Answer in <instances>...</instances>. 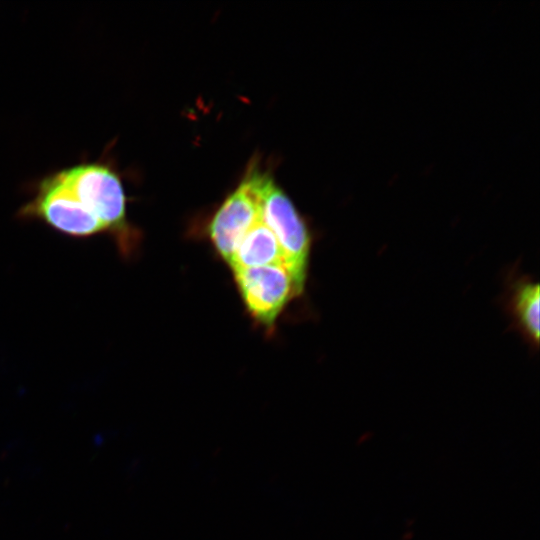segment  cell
Returning a JSON list of instances; mask_svg holds the SVG:
<instances>
[{"label":"cell","mask_w":540,"mask_h":540,"mask_svg":"<svg viewBox=\"0 0 540 540\" xmlns=\"http://www.w3.org/2000/svg\"><path fill=\"white\" fill-rule=\"evenodd\" d=\"M62 180L79 201L99 220L119 252L131 256L139 243V232L126 213L127 198L120 175L107 160L81 161L58 170Z\"/></svg>","instance_id":"1"},{"label":"cell","mask_w":540,"mask_h":540,"mask_svg":"<svg viewBox=\"0 0 540 540\" xmlns=\"http://www.w3.org/2000/svg\"><path fill=\"white\" fill-rule=\"evenodd\" d=\"M261 217L284 254V266L300 295L307 278L311 236L289 197L267 173L259 172Z\"/></svg>","instance_id":"2"},{"label":"cell","mask_w":540,"mask_h":540,"mask_svg":"<svg viewBox=\"0 0 540 540\" xmlns=\"http://www.w3.org/2000/svg\"><path fill=\"white\" fill-rule=\"evenodd\" d=\"M228 264L233 271L267 265L284 266V254L275 235L261 219L240 241Z\"/></svg>","instance_id":"7"},{"label":"cell","mask_w":540,"mask_h":540,"mask_svg":"<svg viewBox=\"0 0 540 540\" xmlns=\"http://www.w3.org/2000/svg\"><path fill=\"white\" fill-rule=\"evenodd\" d=\"M259 170L251 168L224 200L209 224V236L219 255L231 260L246 233L262 219L258 188Z\"/></svg>","instance_id":"4"},{"label":"cell","mask_w":540,"mask_h":540,"mask_svg":"<svg viewBox=\"0 0 540 540\" xmlns=\"http://www.w3.org/2000/svg\"><path fill=\"white\" fill-rule=\"evenodd\" d=\"M22 220L40 221L73 238H90L105 233L99 220L79 201L58 171L33 186V196L17 212Z\"/></svg>","instance_id":"3"},{"label":"cell","mask_w":540,"mask_h":540,"mask_svg":"<svg viewBox=\"0 0 540 540\" xmlns=\"http://www.w3.org/2000/svg\"><path fill=\"white\" fill-rule=\"evenodd\" d=\"M233 272L247 310L264 326H272L286 304L294 296H299L290 273L283 265Z\"/></svg>","instance_id":"5"},{"label":"cell","mask_w":540,"mask_h":540,"mask_svg":"<svg viewBox=\"0 0 540 540\" xmlns=\"http://www.w3.org/2000/svg\"><path fill=\"white\" fill-rule=\"evenodd\" d=\"M505 308L513 326L535 349L539 345V284L531 277L513 271L507 278Z\"/></svg>","instance_id":"6"}]
</instances>
